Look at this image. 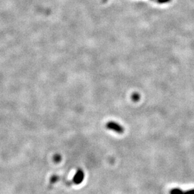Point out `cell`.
<instances>
[{
  "label": "cell",
  "mask_w": 194,
  "mask_h": 194,
  "mask_svg": "<svg viewBox=\"0 0 194 194\" xmlns=\"http://www.w3.org/2000/svg\"><path fill=\"white\" fill-rule=\"evenodd\" d=\"M170 1V0H158V2L160 3H167Z\"/></svg>",
  "instance_id": "52a82bcc"
},
{
  "label": "cell",
  "mask_w": 194,
  "mask_h": 194,
  "mask_svg": "<svg viewBox=\"0 0 194 194\" xmlns=\"http://www.w3.org/2000/svg\"><path fill=\"white\" fill-rule=\"evenodd\" d=\"M131 99L134 102H138L140 99V96L138 93H133L131 96Z\"/></svg>",
  "instance_id": "277c9868"
},
{
  "label": "cell",
  "mask_w": 194,
  "mask_h": 194,
  "mask_svg": "<svg viewBox=\"0 0 194 194\" xmlns=\"http://www.w3.org/2000/svg\"><path fill=\"white\" fill-rule=\"evenodd\" d=\"M106 128L109 130L116 132L119 133V134H122V133H124L123 127L118 123L114 122V121H110V122L107 123Z\"/></svg>",
  "instance_id": "6da1fadb"
},
{
  "label": "cell",
  "mask_w": 194,
  "mask_h": 194,
  "mask_svg": "<svg viewBox=\"0 0 194 194\" xmlns=\"http://www.w3.org/2000/svg\"><path fill=\"white\" fill-rule=\"evenodd\" d=\"M84 178V172L81 169H78L76 173L75 174L73 179H72V181H73L74 184H75L76 185H78L82 182Z\"/></svg>",
  "instance_id": "7a4b0ae2"
},
{
  "label": "cell",
  "mask_w": 194,
  "mask_h": 194,
  "mask_svg": "<svg viewBox=\"0 0 194 194\" xmlns=\"http://www.w3.org/2000/svg\"><path fill=\"white\" fill-rule=\"evenodd\" d=\"M184 194H194V189L188 190L184 192Z\"/></svg>",
  "instance_id": "8992f818"
},
{
  "label": "cell",
  "mask_w": 194,
  "mask_h": 194,
  "mask_svg": "<svg viewBox=\"0 0 194 194\" xmlns=\"http://www.w3.org/2000/svg\"><path fill=\"white\" fill-rule=\"evenodd\" d=\"M53 160L56 163H59L60 161H61V156L59 155H56L53 157Z\"/></svg>",
  "instance_id": "5b68a950"
},
{
  "label": "cell",
  "mask_w": 194,
  "mask_h": 194,
  "mask_svg": "<svg viewBox=\"0 0 194 194\" xmlns=\"http://www.w3.org/2000/svg\"><path fill=\"white\" fill-rule=\"evenodd\" d=\"M184 192L179 188H174L170 191V194H184Z\"/></svg>",
  "instance_id": "3957f363"
}]
</instances>
